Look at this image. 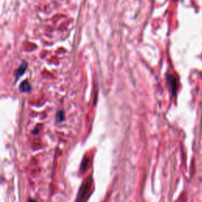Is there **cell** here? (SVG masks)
Segmentation results:
<instances>
[{
	"instance_id": "obj_4",
	"label": "cell",
	"mask_w": 202,
	"mask_h": 202,
	"mask_svg": "<svg viewBox=\"0 0 202 202\" xmlns=\"http://www.w3.org/2000/svg\"><path fill=\"white\" fill-rule=\"evenodd\" d=\"M57 119H58V122H62V120L64 119L63 112H59L58 114H57Z\"/></svg>"
},
{
	"instance_id": "obj_2",
	"label": "cell",
	"mask_w": 202,
	"mask_h": 202,
	"mask_svg": "<svg viewBox=\"0 0 202 202\" xmlns=\"http://www.w3.org/2000/svg\"><path fill=\"white\" fill-rule=\"evenodd\" d=\"M26 68H27V64L25 63V62H23V63L19 66V69H17V73H16V74H17V77H21V75H23Z\"/></svg>"
},
{
	"instance_id": "obj_1",
	"label": "cell",
	"mask_w": 202,
	"mask_h": 202,
	"mask_svg": "<svg viewBox=\"0 0 202 202\" xmlns=\"http://www.w3.org/2000/svg\"><path fill=\"white\" fill-rule=\"evenodd\" d=\"M90 185H91L90 182H89V180H88V183H86L85 184H84V185L81 186V188L80 189V190H79L77 202H81V200H83V198L86 196L87 191L89 190Z\"/></svg>"
},
{
	"instance_id": "obj_3",
	"label": "cell",
	"mask_w": 202,
	"mask_h": 202,
	"mask_svg": "<svg viewBox=\"0 0 202 202\" xmlns=\"http://www.w3.org/2000/svg\"><path fill=\"white\" fill-rule=\"evenodd\" d=\"M30 89H31V88H30V85H29L28 81H24V82L21 83V86H20V90L21 92H24V93L25 92H29Z\"/></svg>"
},
{
	"instance_id": "obj_5",
	"label": "cell",
	"mask_w": 202,
	"mask_h": 202,
	"mask_svg": "<svg viewBox=\"0 0 202 202\" xmlns=\"http://www.w3.org/2000/svg\"><path fill=\"white\" fill-rule=\"evenodd\" d=\"M29 202H37V201H36V200H29Z\"/></svg>"
}]
</instances>
